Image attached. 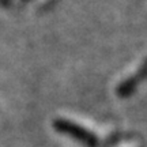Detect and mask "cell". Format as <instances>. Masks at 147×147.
<instances>
[{
    "instance_id": "7a4b0ae2",
    "label": "cell",
    "mask_w": 147,
    "mask_h": 147,
    "mask_svg": "<svg viewBox=\"0 0 147 147\" xmlns=\"http://www.w3.org/2000/svg\"><path fill=\"white\" fill-rule=\"evenodd\" d=\"M147 79V59L143 61V64L139 67V68L135 71V74L127 78L125 80H123L119 86H117V90L116 93L119 97L121 98H125L128 95H131L135 93V90L138 89V86L142 83L143 80Z\"/></svg>"
},
{
    "instance_id": "6da1fadb",
    "label": "cell",
    "mask_w": 147,
    "mask_h": 147,
    "mask_svg": "<svg viewBox=\"0 0 147 147\" xmlns=\"http://www.w3.org/2000/svg\"><path fill=\"white\" fill-rule=\"evenodd\" d=\"M56 127H57L64 134H68L69 136L75 138L76 140L84 144L86 147H97L98 146V140H97V138L91 134V132L86 131L84 128L82 127L76 125V124H72V123H69V121H57L56 123Z\"/></svg>"
}]
</instances>
